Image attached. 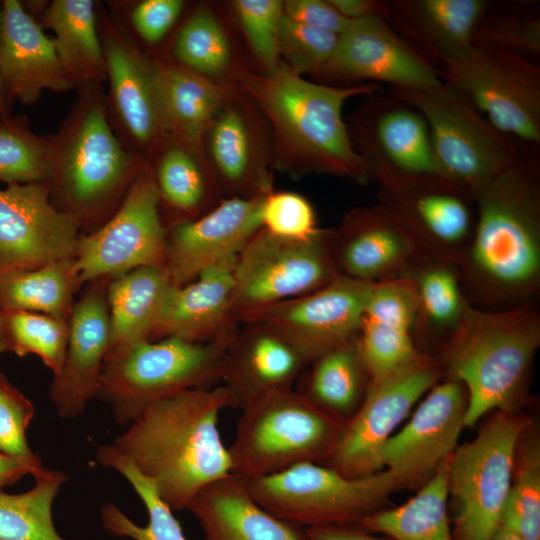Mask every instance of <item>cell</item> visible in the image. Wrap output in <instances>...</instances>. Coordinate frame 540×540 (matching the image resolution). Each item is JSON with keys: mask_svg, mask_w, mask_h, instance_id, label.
<instances>
[{"mask_svg": "<svg viewBox=\"0 0 540 540\" xmlns=\"http://www.w3.org/2000/svg\"><path fill=\"white\" fill-rule=\"evenodd\" d=\"M0 74L10 98L26 105L36 102L43 90L64 92L75 85L53 39L17 0L0 5Z\"/></svg>", "mask_w": 540, "mask_h": 540, "instance_id": "obj_24", "label": "cell"}, {"mask_svg": "<svg viewBox=\"0 0 540 540\" xmlns=\"http://www.w3.org/2000/svg\"><path fill=\"white\" fill-rule=\"evenodd\" d=\"M95 283L74 303L63 366L50 386L51 401L64 419L82 415L100 385L109 343L108 281Z\"/></svg>", "mask_w": 540, "mask_h": 540, "instance_id": "obj_22", "label": "cell"}, {"mask_svg": "<svg viewBox=\"0 0 540 540\" xmlns=\"http://www.w3.org/2000/svg\"><path fill=\"white\" fill-rule=\"evenodd\" d=\"M304 529L309 540H393L385 535H374L357 525L314 526Z\"/></svg>", "mask_w": 540, "mask_h": 540, "instance_id": "obj_54", "label": "cell"}, {"mask_svg": "<svg viewBox=\"0 0 540 540\" xmlns=\"http://www.w3.org/2000/svg\"><path fill=\"white\" fill-rule=\"evenodd\" d=\"M254 125L232 95L208 131L211 168L225 197L248 198L272 190Z\"/></svg>", "mask_w": 540, "mask_h": 540, "instance_id": "obj_29", "label": "cell"}, {"mask_svg": "<svg viewBox=\"0 0 540 540\" xmlns=\"http://www.w3.org/2000/svg\"><path fill=\"white\" fill-rule=\"evenodd\" d=\"M233 7L247 41L264 72L281 63L279 31L284 16L280 0H236Z\"/></svg>", "mask_w": 540, "mask_h": 540, "instance_id": "obj_47", "label": "cell"}, {"mask_svg": "<svg viewBox=\"0 0 540 540\" xmlns=\"http://www.w3.org/2000/svg\"><path fill=\"white\" fill-rule=\"evenodd\" d=\"M229 407L222 385L185 390L146 407L110 444L172 511L188 510L202 489L232 473L218 428Z\"/></svg>", "mask_w": 540, "mask_h": 540, "instance_id": "obj_2", "label": "cell"}, {"mask_svg": "<svg viewBox=\"0 0 540 540\" xmlns=\"http://www.w3.org/2000/svg\"><path fill=\"white\" fill-rule=\"evenodd\" d=\"M474 43L530 59L540 53V20L536 16H488L486 13L476 27Z\"/></svg>", "mask_w": 540, "mask_h": 540, "instance_id": "obj_49", "label": "cell"}, {"mask_svg": "<svg viewBox=\"0 0 540 540\" xmlns=\"http://www.w3.org/2000/svg\"><path fill=\"white\" fill-rule=\"evenodd\" d=\"M7 351H10V344L6 331L3 310L0 306V354Z\"/></svg>", "mask_w": 540, "mask_h": 540, "instance_id": "obj_57", "label": "cell"}, {"mask_svg": "<svg viewBox=\"0 0 540 540\" xmlns=\"http://www.w3.org/2000/svg\"><path fill=\"white\" fill-rule=\"evenodd\" d=\"M35 415L33 403L0 372V452L28 457L31 450L26 432Z\"/></svg>", "mask_w": 540, "mask_h": 540, "instance_id": "obj_50", "label": "cell"}, {"mask_svg": "<svg viewBox=\"0 0 540 540\" xmlns=\"http://www.w3.org/2000/svg\"><path fill=\"white\" fill-rule=\"evenodd\" d=\"M260 219L263 230L283 239L309 240L321 229L312 204L290 191L268 192L261 204Z\"/></svg>", "mask_w": 540, "mask_h": 540, "instance_id": "obj_48", "label": "cell"}, {"mask_svg": "<svg viewBox=\"0 0 540 540\" xmlns=\"http://www.w3.org/2000/svg\"><path fill=\"white\" fill-rule=\"evenodd\" d=\"M80 283L72 258L34 269L0 273V306L4 311H29L68 321Z\"/></svg>", "mask_w": 540, "mask_h": 540, "instance_id": "obj_38", "label": "cell"}, {"mask_svg": "<svg viewBox=\"0 0 540 540\" xmlns=\"http://www.w3.org/2000/svg\"><path fill=\"white\" fill-rule=\"evenodd\" d=\"M48 182L0 189V273L72 258L80 223L52 204Z\"/></svg>", "mask_w": 540, "mask_h": 540, "instance_id": "obj_16", "label": "cell"}, {"mask_svg": "<svg viewBox=\"0 0 540 540\" xmlns=\"http://www.w3.org/2000/svg\"><path fill=\"white\" fill-rule=\"evenodd\" d=\"M247 484L263 508L302 528L359 525L383 509L391 494L407 488L389 469L350 478L320 463H302Z\"/></svg>", "mask_w": 540, "mask_h": 540, "instance_id": "obj_8", "label": "cell"}, {"mask_svg": "<svg viewBox=\"0 0 540 540\" xmlns=\"http://www.w3.org/2000/svg\"><path fill=\"white\" fill-rule=\"evenodd\" d=\"M11 101L12 99L0 74V115H8V108Z\"/></svg>", "mask_w": 540, "mask_h": 540, "instance_id": "obj_56", "label": "cell"}, {"mask_svg": "<svg viewBox=\"0 0 540 540\" xmlns=\"http://www.w3.org/2000/svg\"><path fill=\"white\" fill-rule=\"evenodd\" d=\"M378 204L413 246L416 257L455 265L475 226L471 192L447 179L375 169Z\"/></svg>", "mask_w": 540, "mask_h": 540, "instance_id": "obj_12", "label": "cell"}, {"mask_svg": "<svg viewBox=\"0 0 540 540\" xmlns=\"http://www.w3.org/2000/svg\"><path fill=\"white\" fill-rule=\"evenodd\" d=\"M345 18L353 20L370 15L387 18L386 2L371 0H328Z\"/></svg>", "mask_w": 540, "mask_h": 540, "instance_id": "obj_55", "label": "cell"}, {"mask_svg": "<svg viewBox=\"0 0 540 540\" xmlns=\"http://www.w3.org/2000/svg\"><path fill=\"white\" fill-rule=\"evenodd\" d=\"M235 263L210 268L183 285H170L150 340L178 337L205 342L235 331Z\"/></svg>", "mask_w": 540, "mask_h": 540, "instance_id": "obj_26", "label": "cell"}, {"mask_svg": "<svg viewBox=\"0 0 540 540\" xmlns=\"http://www.w3.org/2000/svg\"><path fill=\"white\" fill-rule=\"evenodd\" d=\"M283 10L288 18L312 27L341 35L351 20L342 16L328 0L283 1Z\"/></svg>", "mask_w": 540, "mask_h": 540, "instance_id": "obj_52", "label": "cell"}, {"mask_svg": "<svg viewBox=\"0 0 540 540\" xmlns=\"http://www.w3.org/2000/svg\"><path fill=\"white\" fill-rule=\"evenodd\" d=\"M529 424L516 445L501 527L526 540H540V444Z\"/></svg>", "mask_w": 540, "mask_h": 540, "instance_id": "obj_42", "label": "cell"}, {"mask_svg": "<svg viewBox=\"0 0 540 540\" xmlns=\"http://www.w3.org/2000/svg\"><path fill=\"white\" fill-rule=\"evenodd\" d=\"M391 94L425 119L443 177L470 192L487 184L522 156L512 139L444 83L431 90L391 87Z\"/></svg>", "mask_w": 540, "mask_h": 540, "instance_id": "obj_9", "label": "cell"}, {"mask_svg": "<svg viewBox=\"0 0 540 540\" xmlns=\"http://www.w3.org/2000/svg\"><path fill=\"white\" fill-rule=\"evenodd\" d=\"M339 35L300 24L283 16L279 31L282 63L298 75L318 74L331 59Z\"/></svg>", "mask_w": 540, "mask_h": 540, "instance_id": "obj_46", "label": "cell"}, {"mask_svg": "<svg viewBox=\"0 0 540 540\" xmlns=\"http://www.w3.org/2000/svg\"><path fill=\"white\" fill-rule=\"evenodd\" d=\"M516 413L496 411L472 441L450 456L454 540H491L501 526L516 445L529 423Z\"/></svg>", "mask_w": 540, "mask_h": 540, "instance_id": "obj_10", "label": "cell"}, {"mask_svg": "<svg viewBox=\"0 0 540 540\" xmlns=\"http://www.w3.org/2000/svg\"><path fill=\"white\" fill-rule=\"evenodd\" d=\"M346 422L293 387L271 392L242 409L228 447L232 473L252 480L302 463L327 462Z\"/></svg>", "mask_w": 540, "mask_h": 540, "instance_id": "obj_6", "label": "cell"}, {"mask_svg": "<svg viewBox=\"0 0 540 540\" xmlns=\"http://www.w3.org/2000/svg\"><path fill=\"white\" fill-rule=\"evenodd\" d=\"M491 540H526V539L514 533L513 531L500 526L499 529L495 532V534L491 538Z\"/></svg>", "mask_w": 540, "mask_h": 540, "instance_id": "obj_58", "label": "cell"}, {"mask_svg": "<svg viewBox=\"0 0 540 540\" xmlns=\"http://www.w3.org/2000/svg\"><path fill=\"white\" fill-rule=\"evenodd\" d=\"M33 477L26 492L0 490V540H66L55 528L52 510L67 475L43 467Z\"/></svg>", "mask_w": 540, "mask_h": 540, "instance_id": "obj_41", "label": "cell"}, {"mask_svg": "<svg viewBox=\"0 0 540 540\" xmlns=\"http://www.w3.org/2000/svg\"><path fill=\"white\" fill-rule=\"evenodd\" d=\"M318 74L327 79L384 82L414 90H431L443 84L439 71L379 15L351 20Z\"/></svg>", "mask_w": 540, "mask_h": 540, "instance_id": "obj_19", "label": "cell"}, {"mask_svg": "<svg viewBox=\"0 0 540 540\" xmlns=\"http://www.w3.org/2000/svg\"><path fill=\"white\" fill-rule=\"evenodd\" d=\"M240 86L268 118L275 136V167L374 182V168L355 148L344 122L346 101L377 90L373 84L310 82L281 63L269 72H243Z\"/></svg>", "mask_w": 540, "mask_h": 540, "instance_id": "obj_3", "label": "cell"}, {"mask_svg": "<svg viewBox=\"0 0 540 540\" xmlns=\"http://www.w3.org/2000/svg\"><path fill=\"white\" fill-rule=\"evenodd\" d=\"M416 309V293L407 276L372 286L358 333L371 379L385 376L423 353L414 340Z\"/></svg>", "mask_w": 540, "mask_h": 540, "instance_id": "obj_27", "label": "cell"}, {"mask_svg": "<svg viewBox=\"0 0 540 540\" xmlns=\"http://www.w3.org/2000/svg\"><path fill=\"white\" fill-rule=\"evenodd\" d=\"M467 399L462 383L441 379L406 425L386 441L380 452L382 467L401 476L407 488L425 482L456 448Z\"/></svg>", "mask_w": 540, "mask_h": 540, "instance_id": "obj_20", "label": "cell"}, {"mask_svg": "<svg viewBox=\"0 0 540 540\" xmlns=\"http://www.w3.org/2000/svg\"><path fill=\"white\" fill-rule=\"evenodd\" d=\"M198 156L173 143L154 170L160 203L179 216L176 222L197 218L225 198L211 166Z\"/></svg>", "mask_w": 540, "mask_h": 540, "instance_id": "obj_40", "label": "cell"}, {"mask_svg": "<svg viewBox=\"0 0 540 540\" xmlns=\"http://www.w3.org/2000/svg\"><path fill=\"white\" fill-rule=\"evenodd\" d=\"M393 100L392 105L370 115L357 151L374 170L444 178L425 119L412 107Z\"/></svg>", "mask_w": 540, "mask_h": 540, "instance_id": "obj_30", "label": "cell"}, {"mask_svg": "<svg viewBox=\"0 0 540 540\" xmlns=\"http://www.w3.org/2000/svg\"><path fill=\"white\" fill-rule=\"evenodd\" d=\"M329 254L335 273L376 284L403 277L416 253L379 205L356 207L329 229Z\"/></svg>", "mask_w": 540, "mask_h": 540, "instance_id": "obj_21", "label": "cell"}, {"mask_svg": "<svg viewBox=\"0 0 540 540\" xmlns=\"http://www.w3.org/2000/svg\"><path fill=\"white\" fill-rule=\"evenodd\" d=\"M387 18L440 61L474 43L477 25L487 13L484 0H397L386 2Z\"/></svg>", "mask_w": 540, "mask_h": 540, "instance_id": "obj_31", "label": "cell"}, {"mask_svg": "<svg viewBox=\"0 0 540 540\" xmlns=\"http://www.w3.org/2000/svg\"><path fill=\"white\" fill-rule=\"evenodd\" d=\"M53 139L34 134L24 115H0V181L7 185L49 182Z\"/></svg>", "mask_w": 540, "mask_h": 540, "instance_id": "obj_43", "label": "cell"}, {"mask_svg": "<svg viewBox=\"0 0 540 540\" xmlns=\"http://www.w3.org/2000/svg\"><path fill=\"white\" fill-rule=\"evenodd\" d=\"M184 5L181 0H144L132 11L133 26L146 42L156 43L174 25Z\"/></svg>", "mask_w": 540, "mask_h": 540, "instance_id": "obj_51", "label": "cell"}, {"mask_svg": "<svg viewBox=\"0 0 540 540\" xmlns=\"http://www.w3.org/2000/svg\"><path fill=\"white\" fill-rule=\"evenodd\" d=\"M154 169L143 165L112 217L80 237L73 256L80 285L141 267H164L167 226Z\"/></svg>", "mask_w": 540, "mask_h": 540, "instance_id": "obj_14", "label": "cell"}, {"mask_svg": "<svg viewBox=\"0 0 540 540\" xmlns=\"http://www.w3.org/2000/svg\"><path fill=\"white\" fill-rule=\"evenodd\" d=\"M443 378L438 356L421 353L405 366L371 379L360 407L346 422L327 466L350 478L383 470L382 447L416 402Z\"/></svg>", "mask_w": 540, "mask_h": 540, "instance_id": "obj_15", "label": "cell"}, {"mask_svg": "<svg viewBox=\"0 0 540 540\" xmlns=\"http://www.w3.org/2000/svg\"><path fill=\"white\" fill-rule=\"evenodd\" d=\"M404 276L416 293L414 340L420 352L438 355L460 324L467 302L455 265L416 257Z\"/></svg>", "mask_w": 540, "mask_h": 540, "instance_id": "obj_34", "label": "cell"}, {"mask_svg": "<svg viewBox=\"0 0 540 540\" xmlns=\"http://www.w3.org/2000/svg\"><path fill=\"white\" fill-rule=\"evenodd\" d=\"M267 193L225 197L205 214L167 226L163 268L171 284L183 285L210 268L235 263L261 229L260 209Z\"/></svg>", "mask_w": 540, "mask_h": 540, "instance_id": "obj_18", "label": "cell"}, {"mask_svg": "<svg viewBox=\"0 0 540 540\" xmlns=\"http://www.w3.org/2000/svg\"><path fill=\"white\" fill-rule=\"evenodd\" d=\"M309 365L304 386L298 391L321 409L348 421L360 407L371 380L360 352L358 335Z\"/></svg>", "mask_w": 540, "mask_h": 540, "instance_id": "obj_37", "label": "cell"}, {"mask_svg": "<svg viewBox=\"0 0 540 540\" xmlns=\"http://www.w3.org/2000/svg\"><path fill=\"white\" fill-rule=\"evenodd\" d=\"M102 45L117 116L135 144L151 150L167 138L158 66L117 31Z\"/></svg>", "mask_w": 540, "mask_h": 540, "instance_id": "obj_25", "label": "cell"}, {"mask_svg": "<svg viewBox=\"0 0 540 540\" xmlns=\"http://www.w3.org/2000/svg\"><path fill=\"white\" fill-rule=\"evenodd\" d=\"M10 351L19 357L34 354L53 376L63 366L68 342V321L29 311H4Z\"/></svg>", "mask_w": 540, "mask_h": 540, "instance_id": "obj_45", "label": "cell"}, {"mask_svg": "<svg viewBox=\"0 0 540 540\" xmlns=\"http://www.w3.org/2000/svg\"><path fill=\"white\" fill-rule=\"evenodd\" d=\"M539 346V301L505 310L467 306L437 355L444 377L459 381L467 391L464 427L493 410L516 413L521 408Z\"/></svg>", "mask_w": 540, "mask_h": 540, "instance_id": "obj_4", "label": "cell"}, {"mask_svg": "<svg viewBox=\"0 0 540 540\" xmlns=\"http://www.w3.org/2000/svg\"><path fill=\"white\" fill-rule=\"evenodd\" d=\"M188 510L205 540H309L304 528L263 508L233 473L202 489Z\"/></svg>", "mask_w": 540, "mask_h": 540, "instance_id": "obj_28", "label": "cell"}, {"mask_svg": "<svg viewBox=\"0 0 540 540\" xmlns=\"http://www.w3.org/2000/svg\"><path fill=\"white\" fill-rule=\"evenodd\" d=\"M95 457L100 465L117 471L130 483L148 514L147 525L139 526L117 506L107 502L101 507L100 517L108 533L132 540H187L173 511L159 497L153 482L128 459L111 444L99 446Z\"/></svg>", "mask_w": 540, "mask_h": 540, "instance_id": "obj_39", "label": "cell"}, {"mask_svg": "<svg viewBox=\"0 0 540 540\" xmlns=\"http://www.w3.org/2000/svg\"><path fill=\"white\" fill-rule=\"evenodd\" d=\"M307 366L280 333L259 321L239 325L223 360L220 380L231 407L243 409L255 400L292 384Z\"/></svg>", "mask_w": 540, "mask_h": 540, "instance_id": "obj_23", "label": "cell"}, {"mask_svg": "<svg viewBox=\"0 0 540 540\" xmlns=\"http://www.w3.org/2000/svg\"><path fill=\"white\" fill-rule=\"evenodd\" d=\"M157 66L167 138L201 156L206 133L232 91L181 64Z\"/></svg>", "mask_w": 540, "mask_h": 540, "instance_id": "obj_32", "label": "cell"}, {"mask_svg": "<svg viewBox=\"0 0 540 540\" xmlns=\"http://www.w3.org/2000/svg\"><path fill=\"white\" fill-rule=\"evenodd\" d=\"M373 285L337 275L319 290L268 307L243 322L259 321L270 326L309 365L358 335Z\"/></svg>", "mask_w": 540, "mask_h": 540, "instance_id": "obj_17", "label": "cell"}, {"mask_svg": "<svg viewBox=\"0 0 540 540\" xmlns=\"http://www.w3.org/2000/svg\"><path fill=\"white\" fill-rule=\"evenodd\" d=\"M52 139L48 183L62 204L60 209L80 225L100 217L124 197L144 165L116 138L105 104L92 89L85 91Z\"/></svg>", "mask_w": 540, "mask_h": 540, "instance_id": "obj_5", "label": "cell"}, {"mask_svg": "<svg viewBox=\"0 0 540 540\" xmlns=\"http://www.w3.org/2000/svg\"><path fill=\"white\" fill-rule=\"evenodd\" d=\"M441 62L442 82L465 97L498 131L540 143V68L531 59L473 43Z\"/></svg>", "mask_w": 540, "mask_h": 540, "instance_id": "obj_11", "label": "cell"}, {"mask_svg": "<svg viewBox=\"0 0 540 540\" xmlns=\"http://www.w3.org/2000/svg\"><path fill=\"white\" fill-rule=\"evenodd\" d=\"M44 466L36 454L13 457L0 452V490L13 485L26 475H34Z\"/></svg>", "mask_w": 540, "mask_h": 540, "instance_id": "obj_53", "label": "cell"}, {"mask_svg": "<svg viewBox=\"0 0 540 540\" xmlns=\"http://www.w3.org/2000/svg\"><path fill=\"white\" fill-rule=\"evenodd\" d=\"M450 456L439 464L415 496L400 506L371 514L357 526L393 540H454L448 518Z\"/></svg>", "mask_w": 540, "mask_h": 540, "instance_id": "obj_35", "label": "cell"}, {"mask_svg": "<svg viewBox=\"0 0 540 540\" xmlns=\"http://www.w3.org/2000/svg\"><path fill=\"white\" fill-rule=\"evenodd\" d=\"M329 229L305 241L273 236L262 228L235 260L234 314L242 323L281 302L312 293L337 274L329 254Z\"/></svg>", "mask_w": 540, "mask_h": 540, "instance_id": "obj_13", "label": "cell"}, {"mask_svg": "<svg viewBox=\"0 0 540 540\" xmlns=\"http://www.w3.org/2000/svg\"><path fill=\"white\" fill-rule=\"evenodd\" d=\"M54 32L58 57L75 84L92 85L105 79L103 45L91 0H54L43 16Z\"/></svg>", "mask_w": 540, "mask_h": 540, "instance_id": "obj_36", "label": "cell"}, {"mask_svg": "<svg viewBox=\"0 0 540 540\" xmlns=\"http://www.w3.org/2000/svg\"><path fill=\"white\" fill-rule=\"evenodd\" d=\"M238 329V328H237ZM194 342L178 337L145 340L104 362L97 396L127 426L154 402L220 380L235 332Z\"/></svg>", "mask_w": 540, "mask_h": 540, "instance_id": "obj_7", "label": "cell"}, {"mask_svg": "<svg viewBox=\"0 0 540 540\" xmlns=\"http://www.w3.org/2000/svg\"><path fill=\"white\" fill-rule=\"evenodd\" d=\"M170 285L163 267H141L109 279V343L105 361L151 339Z\"/></svg>", "mask_w": 540, "mask_h": 540, "instance_id": "obj_33", "label": "cell"}, {"mask_svg": "<svg viewBox=\"0 0 540 540\" xmlns=\"http://www.w3.org/2000/svg\"><path fill=\"white\" fill-rule=\"evenodd\" d=\"M174 54L181 65L212 79L229 68L232 51L215 16L207 9H199L179 31Z\"/></svg>", "mask_w": 540, "mask_h": 540, "instance_id": "obj_44", "label": "cell"}, {"mask_svg": "<svg viewBox=\"0 0 540 540\" xmlns=\"http://www.w3.org/2000/svg\"><path fill=\"white\" fill-rule=\"evenodd\" d=\"M475 226L456 264L469 305L505 310L540 295V170L523 155L471 192Z\"/></svg>", "mask_w": 540, "mask_h": 540, "instance_id": "obj_1", "label": "cell"}]
</instances>
